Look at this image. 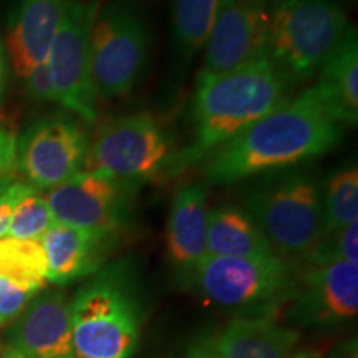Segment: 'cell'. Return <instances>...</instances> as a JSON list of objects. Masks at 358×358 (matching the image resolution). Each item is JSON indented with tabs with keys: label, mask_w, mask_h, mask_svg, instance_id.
Returning a JSON list of instances; mask_svg holds the SVG:
<instances>
[{
	"label": "cell",
	"mask_w": 358,
	"mask_h": 358,
	"mask_svg": "<svg viewBox=\"0 0 358 358\" xmlns=\"http://www.w3.org/2000/svg\"><path fill=\"white\" fill-rule=\"evenodd\" d=\"M185 358H221L214 347L213 338H203L191 343L185 353Z\"/></svg>",
	"instance_id": "f546056e"
},
{
	"label": "cell",
	"mask_w": 358,
	"mask_h": 358,
	"mask_svg": "<svg viewBox=\"0 0 358 358\" xmlns=\"http://www.w3.org/2000/svg\"><path fill=\"white\" fill-rule=\"evenodd\" d=\"M92 131L70 113L38 118L17 138V169L37 191H50L85 169Z\"/></svg>",
	"instance_id": "9c48e42d"
},
{
	"label": "cell",
	"mask_w": 358,
	"mask_h": 358,
	"mask_svg": "<svg viewBox=\"0 0 358 358\" xmlns=\"http://www.w3.org/2000/svg\"><path fill=\"white\" fill-rule=\"evenodd\" d=\"M268 25L271 7L267 0H221L198 78L234 70L264 55Z\"/></svg>",
	"instance_id": "4fadbf2b"
},
{
	"label": "cell",
	"mask_w": 358,
	"mask_h": 358,
	"mask_svg": "<svg viewBox=\"0 0 358 358\" xmlns=\"http://www.w3.org/2000/svg\"><path fill=\"white\" fill-rule=\"evenodd\" d=\"M343 134L345 127L312 85L206 156L203 181L227 186L301 166L332 151Z\"/></svg>",
	"instance_id": "6da1fadb"
},
{
	"label": "cell",
	"mask_w": 358,
	"mask_h": 358,
	"mask_svg": "<svg viewBox=\"0 0 358 358\" xmlns=\"http://www.w3.org/2000/svg\"><path fill=\"white\" fill-rule=\"evenodd\" d=\"M208 185L192 181L174 194L166 226V254L179 284L194 285L201 264L208 256Z\"/></svg>",
	"instance_id": "5bb4252c"
},
{
	"label": "cell",
	"mask_w": 358,
	"mask_h": 358,
	"mask_svg": "<svg viewBox=\"0 0 358 358\" xmlns=\"http://www.w3.org/2000/svg\"><path fill=\"white\" fill-rule=\"evenodd\" d=\"M0 275L38 290L47 287V259L40 241L2 237Z\"/></svg>",
	"instance_id": "7402d4cb"
},
{
	"label": "cell",
	"mask_w": 358,
	"mask_h": 358,
	"mask_svg": "<svg viewBox=\"0 0 358 358\" xmlns=\"http://www.w3.org/2000/svg\"><path fill=\"white\" fill-rule=\"evenodd\" d=\"M290 320L303 327L350 322L358 312V264H303L289 299Z\"/></svg>",
	"instance_id": "7c38bea8"
},
{
	"label": "cell",
	"mask_w": 358,
	"mask_h": 358,
	"mask_svg": "<svg viewBox=\"0 0 358 358\" xmlns=\"http://www.w3.org/2000/svg\"><path fill=\"white\" fill-rule=\"evenodd\" d=\"M70 327L77 358H131L141 335V303L131 264H108L71 297Z\"/></svg>",
	"instance_id": "3957f363"
},
{
	"label": "cell",
	"mask_w": 358,
	"mask_h": 358,
	"mask_svg": "<svg viewBox=\"0 0 358 358\" xmlns=\"http://www.w3.org/2000/svg\"><path fill=\"white\" fill-rule=\"evenodd\" d=\"M322 100L343 127H357L358 123V37L357 27L350 25L348 32L334 55L319 71V80L313 83Z\"/></svg>",
	"instance_id": "d6986e66"
},
{
	"label": "cell",
	"mask_w": 358,
	"mask_h": 358,
	"mask_svg": "<svg viewBox=\"0 0 358 358\" xmlns=\"http://www.w3.org/2000/svg\"><path fill=\"white\" fill-rule=\"evenodd\" d=\"M69 299L60 290L38 294L12 322L8 343L27 358H77L70 327Z\"/></svg>",
	"instance_id": "9a60e30c"
},
{
	"label": "cell",
	"mask_w": 358,
	"mask_h": 358,
	"mask_svg": "<svg viewBox=\"0 0 358 358\" xmlns=\"http://www.w3.org/2000/svg\"><path fill=\"white\" fill-rule=\"evenodd\" d=\"M297 268L280 256H206L194 285L206 299L245 315L268 317L292 295Z\"/></svg>",
	"instance_id": "52a82bcc"
},
{
	"label": "cell",
	"mask_w": 358,
	"mask_h": 358,
	"mask_svg": "<svg viewBox=\"0 0 358 358\" xmlns=\"http://www.w3.org/2000/svg\"><path fill=\"white\" fill-rule=\"evenodd\" d=\"M140 187L105 173L82 171L45 198L55 222L120 237L131 221Z\"/></svg>",
	"instance_id": "8fae6325"
},
{
	"label": "cell",
	"mask_w": 358,
	"mask_h": 358,
	"mask_svg": "<svg viewBox=\"0 0 358 358\" xmlns=\"http://www.w3.org/2000/svg\"><path fill=\"white\" fill-rule=\"evenodd\" d=\"M6 78H7V58H6V50H3V45L0 42V96H2L3 87H6Z\"/></svg>",
	"instance_id": "4dcf8cb0"
},
{
	"label": "cell",
	"mask_w": 358,
	"mask_h": 358,
	"mask_svg": "<svg viewBox=\"0 0 358 358\" xmlns=\"http://www.w3.org/2000/svg\"><path fill=\"white\" fill-rule=\"evenodd\" d=\"M206 252L214 257L277 256L244 209L216 206L209 209Z\"/></svg>",
	"instance_id": "ffe728a7"
},
{
	"label": "cell",
	"mask_w": 358,
	"mask_h": 358,
	"mask_svg": "<svg viewBox=\"0 0 358 358\" xmlns=\"http://www.w3.org/2000/svg\"><path fill=\"white\" fill-rule=\"evenodd\" d=\"M98 10L96 0H66L64 19L45 60L57 103L87 124L98 120L100 100L90 70V32Z\"/></svg>",
	"instance_id": "30bf717a"
},
{
	"label": "cell",
	"mask_w": 358,
	"mask_h": 358,
	"mask_svg": "<svg viewBox=\"0 0 358 358\" xmlns=\"http://www.w3.org/2000/svg\"><path fill=\"white\" fill-rule=\"evenodd\" d=\"M338 358H358V353H357V342L353 340V342H348L347 345H343L342 348L338 350Z\"/></svg>",
	"instance_id": "1f68e13d"
},
{
	"label": "cell",
	"mask_w": 358,
	"mask_h": 358,
	"mask_svg": "<svg viewBox=\"0 0 358 358\" xmlns=\"http://www.w3.org/2000/svg\"><path fill=\"white\" fill-rule=\"evenodd\" d=\"M34 189L29 182L17 179L15 173L0 178V239L7 234L17 204Z\"/></svg>",
	"instance_id": "4316f807"
},
{
	"label": "cell",
	"mask_w": 358,
	"mask_h": 358,
	"mask_svg": "<svg viewBox=\"0 0 358 358\" xmlns=\"http://www.w3.org/2000/svg\"><path fill=\"white\" fill-rule=\"evenodd\" d=\"M213 342L221 358H312L301 334L271 317L232 319Z\"/></svg>",
	"instance_id": "ac0fdd59"
},
{
	"label": "cell",
	"mask_w": 358,
	"mask_h": 358,
	"mask_svg": "<svg viewBox=\"0 0 358 358\" xmlns=\"http://www.w3.org/2000/svg\"><path fill=\"white\" fill-rule=\"evenodd\" d=\"M150 55V32L138 8L127 2L100 7L90 32V70L98 98L128 95Z\"/></svg>",
	"instance_id": "ba28073f"
},
{
	"label": "cell",
	"mask_w": 358,
	"mask_h": 358,
	"mask_svg": "<svg viewBox=\"0 0 358 358\" xmlns=\"http://www.w3.org/2000/svg\"><path fill=\"white\" fill-rule=\"evenodd\" d=\"M173 141L164 124L150 113H131L111 118L92 133L83 171L105 173L131 185L171 171Z\"/></svg>",
	"instance_id": "8992f818"
},
{
	"label": "cell",
	"mask_w": 358,
	"mask_h": 358,
	"mask_svg": "<svg viewBox=\"0 0 358 358\" xmlns=\"http://www.w3.org/2000/svg\"><path fill=\"white\" fill-rule=\"evenodd\" d=\"M42 290L0 275V327L12 324Z\"/></svg>",
	"instance_id": "484cf974"
},
{
	"label": "cell",
	"mask_w": 358,
	"mask_h": 358,
	"mask_svg": "<svg viewBox=\"0 0 358 358\" xmlns=\"http://www.w3.org/2000/svg\"><path fill=\"white\" fill-rule=\"evenodd\" d=\"M2 358H27V357L22 355V353H19L17 350H12V348H10V350H8Z\"/></svg>",
	"instance_id": "d6a6232c"
},
{
	"label": "cell",
	"mask_w": 358,
	"mask_h": 358,
	"mask_svg": "<svg viewBox=\"0 0 358 358\" xmlns=\"http://www.w3.org/2000/svg\"><path fill=\"white\" fill-rule=\"evenodd\" d=\"M292 87L266 53L234 70L196 78L191 140L174 153L169 176L199 164L216 148L284 105Z\"/></svg>",
	"instance_id": "7a4b0ae2"
},
{
	"label": "cell",
	"mask_w": 358,
	"mask_h": 358,
	"mask_svg": "<svg viewBox=\"0 0 358 358\" xmlns=\"http://www.w3.org/2000/svg\"><path fill=\"white\" fill-rule=\"evenodd\" d=\"M53 224L55 219L48 208L47 198L34 189L17 204L6 236L13 239L40 241Z\"/></svg>",
	"instance_id": "cb8c5ba5"
},
{
	"label": "cell",
	"mask_w": 358,
	"mask_h": 358,
	"mask_svg": "<svg viewBox=\"0 0 358 358\" xmlns=\"http://www.w3.org/2000/svg\"><path fill=\"white\" fill-rule=\"evenodd\" d=\"M24 80L27 92H29L32 100L40 103H57L55 87H53L47 62L34 66V69L27 73V77Z\"/></svg>",
	"instance_id": "83f0119b"
},
{
	"label": "cell",
	"mask_w": 358,
	"mask_h": 358,
	"mask_svg": "<svg viewBox=\"0 0 358 358\" xmlns=\"http://www.w3.org/2000/svg\"><path fill=\"white\" fill-rule=\"evenodd\" d=\"M303 264L353 262L358 264V221L332 234L322 237L319 244L306 257Z\"/></svg>",
	"instance_id": "d4e9b609"
},
{
	"label": "cell",
	"mask_w": 358,
	"mask_h": 358,
	"mask_svg": "<svg viewBox=\"0 0 358 358\" xmlns=\"http://www.w3.org/2000/svg\"><path fill=\"white\" fill-rule=\"evenodd\" d=\"M350 29L338 0H279L271 8L266 55L292 85L307 82Z\"/></svg>",
	"instance_id": "5b68a950"
},
{
	"label": "cell",
	"mask_w": 358,
	"mask_h": 358,
	"mask_svg": "<svg viewBox=\"0 0 358 358\" xmlns=\"http://www.w3.org/2000/svg\"><path fill=\"white\" fill-rule=\"evenodd\" d=\"M65 7L66 0H20L7 32V52L17 77L24 80L47 60Z\"/></svg>",
	"instance_id": "e0dca14e"
},
{
	"label": "cell",
	"mask_w": 358,
	"mask_h": 358,
	"mask_svg": "<svg viewBox=\"0 0 358 358\" xmlns=\"http://www.w3.org/2000/svg\"><path fill=\"white\" fill-rule=\"evenodd\" d=\"M118 239V236L55 222L40 239L47 259V280L66 285L96 274L106 266Z\"/></svg>",
	"instance_id": "2e32d148"
},
{
	"label": "cell",
	"mask_w": 358,
	"mask_h": 358,
	"mask_svg": "<svg viewBox=\"0 0 358 358\" xmlns=\"http://www.w3.org/2000/svg\"><path fill=\"white\" fill-rule=\"evenodd\" d=\"M219 7L221 0H173V38L182 55L194 57L206 47Z\"/></svg>",
	"instance_id": "44dd1931"
},
{
	"label": "cell",
	"mask_w": 358,
	"mask_h": 358,
	"mask_svg": "<svg viewBox=\"0 0 358 358\" xmlns=\"http://www.w3.org/2000/svg\"><path fill=\"white\" fill-rule=\"evenodd\" d=\"M17 133L15 129L0 123V178L15 173L17 168Z\"/></svg>",
	"instance_id": "f1b7e54d"
},
{
	"label": "cell",
	"mask_w": 358,
	"mask_h": 358,
	"mask_svg": "<svg viewBox=\"0 0 358 358\" xmlns=\"http://www.w3.org/2000/svg\"><path fill=\"white\" fill-rule=\"evenodd\" d=\"M325 234H332L358 221V169L347 166L335 171L322 191Z\"/></svg>",
	"instance_id": "603a6c76"
},
{
	"label": "cell",
	"mask_w": 358,
	"mask_h": 358,
	"mask_svg": "<svg viewBox=\"0 0 358 358\" xmlns=\"http://www.w3.org/2000/svg\"><path fill=\"white\" fill-rule=\"evenodd\" d=\"M243 209L284 259H303L325 234L322 191L308 171L267 174L245 192Z\"/></svg>",
	"instance_id": "277c9868"
}]
</instances>
